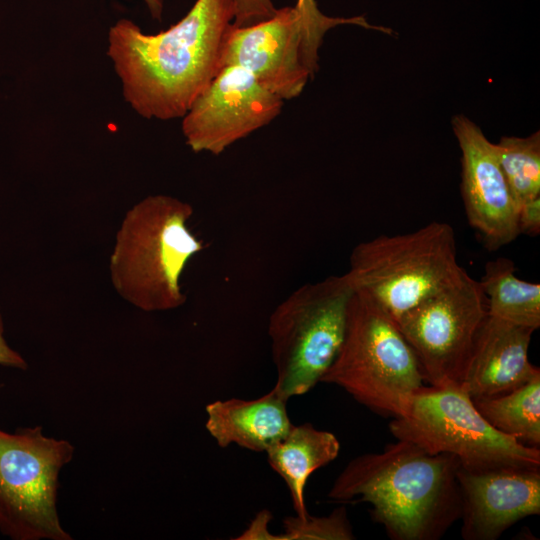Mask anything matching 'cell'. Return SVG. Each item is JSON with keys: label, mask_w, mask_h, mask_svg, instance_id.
Returning a JSON list of instances; mask_svg holds the SVG:
<instances>
[{"label": "cell", "mask_w": 540, "mask_h": 540, "mask_svg": "<svg viewBox=\"0 0 540 540\" xmlns=\"http://www.w3.org/2000/svg\"><path fill=\"white\" fill-rule=\"evenodd\" d=\"M234 0H196L184 17L157 34L119 19L108 32L107 55L125 101L141 117L182 118L223 68Z\"/></svg>", "instance_id": "obj_1"}, {"label": "cell", "mask_w": 540, "mask_h": 540, "mask_svg": "<svg viewBox=\"0 0 540 540\" xmlns=\"http://www.w3.org/2000/svg\"><path fill=\"white\" fill-rule=\"evenodd\" d=\"M459 461L396 439L382 452L353 458L327 497L366 502L372 519L393 540H437L461 517Z\"/></svg>", "instance_id": "obj_2"}, {"label": "cell", "mask_w": 540, "mask_h": 540, "mask_svg": "<svg viewBox=\"0 0 540 540\" xmlns=\"http://www.w3.org/2000/svg\"><path fill=\"white\" fill-rule=\"evenodd\" d=\"M192 206L176 197L150 195L133 205L116 233L109 259L113 287L145 312L185 303L180 279L203 244L188 227Z\"/></svg>", "instance_id": "obj_3"}, {"label": "cell", "mask_w": 540, "mask_h": 540, "mask_svg": "<svg viewBox=\"0 0 540 540\" xmlns=\"http://www.w3.org/2000/svg\"><path fill=\"white\" fill-rule=\"evenodd\" d=\"M320 382L339 386L359 403L392 418L427 384L396 320L359 289L349 300L341 346Z\"/></svg>", "instance_id": "obj_4"}, {"label": "cell", "mask_w": 540, "mask_h": 540, "mask_svg": "<svg viewBox=\"0 0 540 540\" xmlns=\"http://www.w3.org/2000/svg\"><path fill=\"white\" fill-rule=\"evenodd\" d=\"M395 439L411 441L431 454L454 456L473 472L540 469V450L493 428L463 385L425 384L389 424Z\"/></svg>", "instance_id": "obj_5"}, {"label": "cell", "mask_w": 540, "mask_h": 540, "mask_svg": "<svg viewBox=\"0 0 540 540\" xmlns=\"http://www.w3.org/2000/svg\"><path fill=\"white\" fill-rule=\"evenodd\" d=\"M464 271L457 260L454 229L432 221L410 233L359 243L346 274L354 289L367 293L396 320Z\"/></svg>", "instance_id": "obj_6"}, {"label": "cell", "mask_w": 540, "mask_h": 540, "mask_svg": "<svg viewBox=\"0 0 540 540\" xmlns=\"http://www.w3.org/2000/svg\"><path fill=\"white\" fill-rule=\"evenodd\" d=\"M353 291L346 273L329 276L299 287L270 315L274 388L286 400L311 390L332 364L344 337Z\"/></svg>", "instance_id": "obj_7"}, {"label": "cell", "mask_w": 540, "mask_h": 540, "mask_svg": "<svg viewBox=\"0 0 540 540\" xmlns=\"http://www.w3.org/2000/svg\"><path fill=\"white\" fill-rule=\"evenodd\" d=\"M42 426L0 429V533L12 540H71L57 509L59 477L74 457Z\"/></svg>", "instance_id": "obj_8"}, {"label": "cell", "mask_w": 540, "mask_h": 540, "mask_svg": "<svg viewBox=\"0 0 540 540\" xmlns=\"http://www.w3.org/2000/svg\"><path fill=\"white\" fill-rule=\"evenodd\" d=\"M488 316L478 280L454 282L396 319L428 385H462L478 332Z\"/></svg>", "instance_id": "obj_9"}, {"label": "cell", "mask_w": 540, "mask_h": 540, "mask_svg": "<svg viewBox=\"0 0 540 540\" xmlns=\"http://www.w3.org/2000/svg\"><path fill=\"white\" fill-rule=\"evenodd\" d=\"M283 100L246 69L224 66L182 117V133L195 153H223L273 121Z\"/></svg>", "instance_id": "obj_10"}, {"label": "cell", "mask_w": 540, "mask_h": 540, "mask_svg": "<svg viewBox=\"0 0 540 540\" xmlns=\"http://www.w3.org/2000/svg\"><path fill=\"white\" fill-rule=\"evenodd\" d=\"M461 150V193L468 222L489 250L514 241L518 203L500 167L494 143L464 115L452 119Z\"/></svg>", "instance_id": "obj_11"}, {"label": "cell", "mask_w": 540, "mask_h": 540, "mask_svg": "<svg viewBox=\"0 0 540 540\" xmlns=\"http://www.w3.org/2000/svg\"><path fill=\"white\" fill-rule=\"evenodd\" d=\"M302 17L295 6L277 9L269 19L231 26L223 67L240 66L283 101L299 96L312 77L302 60Z\"/></svg>", "instance_id": "obj_12"}, {"label": "cell", "mask_w": 540, "mask_h": 540, "mask_svg": "<svg viewBox=\"0 0 540 540\" xmlns=\"http://www.w3.org/2000/svg\"><path fill=\"white\" fill-rule=\"evenodd\" d=\"M457 478L465 540H496L516 522L540 513V469L459 468Z\"/></svg>", "instance_id": "obj_13"}, {"label": "cell", "mask_w": 540, "mask_h": 540, "mask_svg": "<svg viewBox=\"0 0 540 540\" xmlns=\"http://www.w3.org/2000/svg\"><path fill=\"white\" fill-rule=\"evenodd\" d=\"M534 331L488 314L462 383L472 399L506 393L540 374L528 358Z\"/></svg>", "instance_id": "obj_14"}, {"label": "cell", "mask_w": 540, "mask_h": 540, "mask_svg": "<svg viewBox=\"0 0 540 540\" xmlns=\"http://www.w3.org/2000/svg\"><path fill=\"white\" fill-rule=\"evenodd\" d=\"M286 402L274 387L252 400H216L205 408V427L222 448L236 444L255 452L266 451L292 426Z\"/></svg>", "instance_id": "obj_15"}, {"label": "cell", "mask_w": 540, "mask_h": 540, "mask_svg": "<svg viewBox=\"0 0 540 540\" xmlns=\"http://www.w3.org/2000/svg\"><path fill=\"white\" fill-rule=\"evenodd\" d=\"M340 443L337 437L310 423L293 425L265 452L270 467L281 476L290 491L296 516L308 515L304 490L310 475L337 458Z\"/></svg>", "instance_id": "obj_16"}, {"label": "cell", "mask_w": 540, "mask_h": 540, "mask_svg": "<svg viewBox=\"0 0 540 540\" xmlns=\"http://www.w3.org/2000/svg\"><path fill=\"white\" fill-rule=\"evenodd\" d=\"M514 262L498 257L485 264L479 280L487 298L488 314L533 330L540 327V284L515 274Z\"/></svg>", "instance_id": "obj_17"}, {"label": "cell", "mask_w": 540, "mask_h": 540, "mask_svg": "<svg viewBox=\"0 0 540 540\" xmlns=\"http://www.w3.org/2000/svg\"><path fill=\"white\" fill-rule=\"evenodd\" d=\"M484 419L522 444L540 445V374L503 394L473 398Z\"/></svg>", "instance_id": "obj_18"}, {"label": "cell", "mask_w": 540, "mask_h": 540, "mask_svg": "<svg viewBox=\"0 0 540 540\" xmlns=\"http://www.w3.org/2000/svg\"><path fill=\"white\" fill-rule=\"evenodd\" d=\"M497 158L518 205L540 196V132L505 136L494 143Z\"/></svg>", "instance_id": "obj_19"}, {"label": "cell", "mask_w": 540, "mask_h": 540, "mask_svg": "<svg viewBox=\"0 0 540 540\" xmlns=\"http://www.w3.org/2000/svg\"><path fill=\"white\" fill-rule=\"evenodd\" d=\"M295 7L302 17V60L313 76L318 69V50L324 34L331 28L341 24H354L365 28H373L364 17L333 18L324 15L317 7L315 0H297Z\"/></svg>", "instance_id": "obj_20"}, {"label": "cell", "mask_w": 540, "mask_h": 540, "mask_svg": "<svg viewBox=\"0 0 540 540\" xmlns=\"http://www.w3.org/2000/svg\"><path fill=\"white\" fill-rule=\"evenodd\" d=\"M284 532L275 540H351L354 539L346 508L341 506L330 515L305 518L287 517L283 521Z\"/></svg>", "instance_id": "obj_21"}, {"label": "cell", "mask_w": 540, "mask_h": 540, "mask_svg": "<svg viewBox=\"0 0 540 540\" xmlns=\"http://www.w3.org/2000/svg\"><path fill=\"white\" fill-rule=\"evenodd\" d=\"M233 27H246L271 18L277 11L272 0H234Z\"/></svg>", "instance_id": "obj_22"}, {"label": "cell", "mask_w": 540, "mask_h": 540, "mask_svg": "<svg viewBox=\"0 0 540 540\" xmlns=\"http://www.w3.org/2000/svg\"><path fill=\"white\" fill-rule=\"evenodd\" d=\"M519 234L537 236L540 233V196L518 205Z\"/></svg>", "instance_id": "obj_23"}, {"label": "cell", "mask_w": 540, "mask_h": 540, "mask_svg": "<svg viewBox=\"0 0 540 540\" xmlns=\"http://www.w3.org/2000/svg\"><path fill=\"white\" fill-rule=\"evenodd\" d=\"M271 521V513L267 510L260 511L253 519L251 524L244 532L237 537L239 540H275L269 529L268 524Z\"/></svg>", "instance_id": "obj_24"}, {"label": "cell", "mask_w": 540, "mask_h": 540, "mask_svg": "<svg viewBox=\"0 0 540 540\" xmlns=\"http://www.w3.org/2000/svg\"><path fill=\"white\" fill-rule=\"evenodd\" d=\"M0 365L15 368L19 370H26L28 364L24 357L14 350L7 342L4 335V322L0 309Z\"/></svg>", "instance_id": "obj_25"}, {"label": "cell", "mask_w": 540, "mask_h": 540, "mask_svg": "<svg viewBox=\"0 0 540 540\" xmlns=\"http://www.w3.org/2000/svg\"><path fill=\"white\" fill-rule=\"evenodd\" d=\"M149 14L154 20L161 21L165 0H143Z\"/></svg>", "instance_id": "obj_26"}, {"label": "cell", "mask_w": 540, "mask_h": 540, "mask_svg": "<svg viewBox=\"0 0 540 540\" xmlns=\"http://www.w3.org/2000/svg\"><path fill=\"white\" fill-rule=\"evenodd\" d=\"M1 388H2V385L0 384V390H1Z\"/></svg>", "instance_id": "obj_27"}]
</instances>
